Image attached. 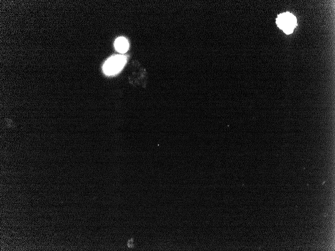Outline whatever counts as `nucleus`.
Segmentation results:
<instances>
[{
    "mask_svg": "<svg viewBox=\"0 0 335 251\" xmlns=\"http://www.w3.org/2000/svg\"><path fill=\"white\" fill-rule=\"evenodd\" d=\"M114 46L116 50L121 53H125L128 49V41L124 37H119L115 41Z\"/></svg>",
    "mask_w": 335,
    "mask_h": 251,
    "instance_id": "obj_3",
    "label": "nucleus"
},
{
    "mask_svg": "<svg viewBox=\"0 0 335 251\" xmlns=\"http://www.w3.org/2000/svg\"><path fill=\"white\" fill-rule=\"evenodd\" d=\"M276 23L284 33L289 34L292 33L296 25V19L292 14L286 12L278 16Z\"/></svg>",
    "mask_w": 335,
    "mask_h": 251,
    "instance_id": "obj_2",
    "label": "nucleus"
},
{
    "mask_svg": "<svg viewBox=\"0 0 335 251\" xmlns=\"http://www.w3.org/2000/svg\"><path fill=\"white\" fill-rule=\"evenodd\" d=\"M126 62L125 56L116 55L109 58L104 64L103 70L107 75H113L118 73Z\"/></svg>",
    "mask_w": 335,
    "mask_h": 251,
    "instance_id": "obj_1",
    "label": "nucleus"
}]
</instances>
